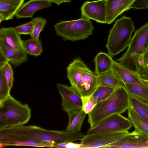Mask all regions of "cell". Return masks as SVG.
<instances>
[{
    "instance_id": "23",
    "label": "cell",
    "mask_w": 148,
    "mask_h": 148,
    "mask_svg": "<svg viewBox=\"0 0 148 148\" xmlns=\"http://www.w3.org/2000/svg\"><path fill=\"white\" fill-rule=\"evenodd\" d=\"M98 86L116 88L123 84L114 74L112 70L97 75Z\"/></svg>"
},
{
    "instance_id": "36",
    "label": "cell",
    "mask_w": 148,
    "mask_h": 148,
    "mask_svg": "<svg viewBox=\"0 0 148 148\" xmlns=\"http://www.w3.org/2000/svg\"><path fill=\"white\" fill-rule=\"evenodd\" d=\"M148 8V0H135L131 6V9H146Z\"/></svg>"
},
{
    "instance_id": "30",
    "label": "cell",
    "mask_w": 148,
    "mask_h": 148,
    "mask_svg": "<svg viewBox=\"0 0 148 148\" xmlns=\"http://www.w3.org/2000/svg\"><path fill=\"white\" fill-rule=\"evenodd\" d=\"M3 66L0 67V101L5 99L10 95V90L4 75Z\"/></svg>"
},
{
    "instance_id": "17",
    "label": "cell",
    "mask_w": 148,
    "mask_h": 148,
    "mask_svg": "<svg viewBox=\"0 0 148 148\" xmlns=\"http://www.w3.org/2000/svg\"><path fill=\"white\" fill-rule=\"evenodd\" d=\"M98 86L97 75L90 70L82 77L75 88L81 96H90Z\"/></svg>"
},
{
    "instance_id": "8",
    "label": "cell",
    "mask_w": 148,
    "mask_h": 148,
    "mask_svg": "<svg viewBox=\"0 0 148 148\" xmlns=\"http://www.w3.org/2000/svg\"><path fill=\"white\" fill-rule=\"evenodd\" d=\"M60 95L62 109L67 114L82 109L81 96L74 87L61 83L56 84Z\"/></svg>"
},
{
    "instance_id": "37",
    "label": "cell",
    "mask_w": 148,
    "mask_h": 148,
    "mask_svg": "<svg viewBox=\"0 0 148 148\" xmlns=\"http://www.w3.org/2000/svg\"><path fill=\"white\" fill-rule=\"evenodd\" d=\"M83 145L80 143H75L73 142H69L67 144V148H83Z\"/></svg>"
},
{
    "instance_id": "7",
    "label": "cell",
    "mask_w": 148,
    "mask_h": 148,
    "mask_svg": "<svg viewBox=\"0 0 148 148\" xmlns=\"http://www.w3.org/2000/svg\"><path fill=\"white\" fill-rule=\"evenodd\" d=\"M132 125L128 118L120 114L109 116L87 130L86 135H91L99 133L127 131Z\"/></svg>"
},
{
    "instance_id": "43",
    "label": "cell",
    "mask_w": 148,
    "mask_h": 148,
    "mask_svg": "<svg viewBox=\"0 0 148 148\" xmlns=\"http://www.w3.org/2000/svg\"><path fill=\"white\" fill-rule=\"evenodd\" d=\"M147 104H148V103H147Z\"/></svg>"
},
{
    "instance_id": "9",
    "label": "cell",
    "mask_w": 148,
    "mask_h": 148,
    "mask_svg": "<svg viewBox=\"0 0 148 148\" xmlns=\"http://www.w3.org/2000/svg\"><path fill=\"white\" fill-rule=\"evenodd\" d=\"M129 133L127 130L86 135L80 143L85 148H103L116 141Z\"/></svg>"
},
{
    "instance_id": "33",
    "label": "cell",
    "mask_w": 148,
    "mask_h": 148,
    "mask_svg": "<svg viewBox=\"0 0 148 148\" xmlns=\"http://www.w3.org/2000/svg\"><path fill=\"white\" fill-rule=\"evenodd\" d=\"M90 96H81L82 104V109L86 114H88L96 106L91 100Z\"/></svg>"
},
{
    "instance_id": "6",
    "label": "cell",
    "mask_w": 148,
    "mask_h": 148,
    "mask_svg": "<svg viewBox=\"0 0 148 148\" xmlns=\"http://www.w3.org/2000/svg\"><path fill=\"white\" fill-rule=\"evenodd\" d=\"M148 45V22L135 31L128 48L116 61L123 66L132 70V61L137 55L144 53Z\"/></svg>"
},
{
    "instance_id": "10",
    "label": "cell",
    "mask_w": 148,
    "mask_h": 148,
    "mask_svg": "<svg viewBox=\"0 0 148 148\" xmlns=\"http://www.w3.org/2000/svg\"><path fill=\"white\" fill-rule=\"evenodd\" d=\"M81 18L106 24V0L86 1L81 8Z\"/></svg>"
},
{
    "instance_id": "31",
    "label": "cell",
    "mask_w": 148,
    "mask_h": 148,
    "mask_svg": "<svg viewBox=\"0 0 148 148\" xmlns=\"http://www.w3.org/2000/svg\"><path fill=\"white\" fill-rule=\"evenodd\" d=\"M4 73L10 90L12 89L14 81L13 71L10 63H6L3 66Z\"/></svg>"
},
{
    "instance_id": "20",
    "label": "cell",
    "mask_w": 148,
    "mask_h": 148,
    "mask_svg": "<svg viewBox=\"0 0 148 148\" xmlns=\"http://www.w3.org/2000/svg\"><path fill=\"white\" fill-rule=\"evenodd\" d=\"M24 0H0V14L5 21L12 19Z\"/></svg>"
},
{
    "instance_id": "29",
    "label": "cell",
    "mask_w": 148,
    "mask_h": 148,
    "mask_svg": "<svg viewBox=\"0 0 148 148\" xmlns=\"http://www.w3.org/2000/svg\"><path fill=\"white\" fill-rule=\"evenodd\" d=\"M32 21L34 23V25L30 37L36 39H39L40 34L46 24L47 21L45 19L41 17L34 18Z\"/></svg>"
},
{
    "instance_id": "25",
    "label": "cell",
    "mask_w": 148,
    "mask_h": 148,
    "mask_svg": "<svg viewBox=\"0 0 148 148\" xmlns=\"http://www.w3.org/2000/svg\"><path fill=\"white\" fill-rule=\"evenodd\" d=\"M127 110L128 118L135 130L148 137V123L141 118L131 107Z\"/></svg>"
},
{
    "instance_id": "39",
    "label": "cell",
    "mask_w": 148,
    "mask_h": 148,
    "mask_svg": "<svg viewBox=\"0 0 148 148\" xmlns=\"http://www.w3.org/2000/svg\"><path fill=\"white\" fill-rule=\"evenodd\" d=\"M51 3H53L59 5L61 4L66 2H69L72 0H47Z\"/></svg>"
},
{
    "instance_id": "5",
    "label": "cell",
    "mask_w": 148,
    "mask_h": 148,
    "mask_svg": "<svg viewBox=\"0 0 148 148\" xmlns=\"http://www.w3.org/2000/svg\"><path fill=\"white\" fill-rule=\"evenodd\" d=\"M31 110L27 103L23 104L10 95L0 101V113L5 117L7 127L23 125L31 117Z\"/></svg>"
},
{
    "instance_id": "28",
    "label": "cell",
    "mask_w": 148,
    "mask_h": 148,
    "mask_svg": "<svg viewBox=\"0 0 148 148\" xmlns=\"http://www.w3.org/2000/svg\"><path fill=\"white\" fill-rule=\"evenodd\" d=\"M115 89L113 88L98 86L90 95V99L96 105L108 98L113 93Z\"/></svg>"
},
{
    "instance_id": "15",
    "label": "cell",
    "mask_w": 148,
    "mask_h": 148,
    "mask_svg": "<svg viewBox=\"0 0 148 148\" xmlns=\"http://www.w3.org/2000/svg\"><path fill=\"white\" fill-rule=\"evenodd\" d=\"M0 51L5 56L8 62L16 68L28 61L25 51H19L10 46L4 40L0 39Z\"/></svg>"
},
{
    "instance_id": "2",
    "label": "cell",
    "mask_w": 148,
    "mask_h": 148,
    "mask_svg": "<svg viewBox=\"0 0 148 148\" xmlns=\"http://www.w3.org/2000/svg\"><path fill=\"white\" fill-rule=\"evenodd\" d=\"M130 107V95L123 84L115 88L108 98L96 104L88 114L90 127L109 116L124 112Z\"/></svg>"
},
{
    "instance_id": "34",
    "label": "cell",
    "mask_w": 148,
    "mask_h": 148,
    "mask_svg": "<svg viewBox=\"0 0 148 148\" xmlns=\"http://www.w3.org/2000/svg\"><path fill=\"white\" fill-rule=\"evenodd\" d=\"M144 54H140L137 55L132 61L135 71L139 75L143 66Z\"/></svg>"
},
{
    "instance_id": "22",
    "label": "cell",
    "mask_w": 148,
    "mask_h": 148,
    "mask_svg": "<svg viewBox=\"0 0 148 148\" xmlns=\"http://www.w3.org/2000/svg\"><path fill=\"white\" fill-rule=\"evenodd\" d=\"M0 143L4 147L8 146H27L53 147L57 143L47 142L33 140H0Z\"/></svg>"
},
{
    "instance_id": "14",
    "label": "cell",
    "mask_w": 148,
    "mask_h": 148,
    "mask_svg": "<svg viewBox=\"0 0 148 148\" xmlns=\"http://www.w3.org/2000/svg\"><path fill=\"white\" fill-rule=\"evenodd\" d=\"M90 69L79 58L74 59L67 67V78L71 86L75 88L84 76Z\"/></svg>"
},
{
    "instance_id": "42",
    "label": "cell",
    "mask_w": 148,
    "mask_h": 148,
    "mask_svg": "<svg viewBox=\"0 0 148 148\" xmlns=\"http://www.w3.org/2000/svg\"><path fill=\"white\" fill-rule=\"evenodd\" d=\"M148 50V46H147V50Z\"/></svg>"
},
{
    "instance_id": "41",
    "label": "cell",
    "mask_w": 148,
    "mask_h": 148,
    "mask_svg": "<svg viewBox=\"0 0 148 148\" xmlns=\"http://www.w3.org/2000/svg\"><path fill=\"white\" fill-rule=\"evenodd\" d=\"M5 21V17L2 15L0 14V23L3 21Z\"/></svg>"
},
{
    "instance_id": "19",
    "label": "cell",
    "mask_w": 148,
    "mask_h": 148,
    "mask_svg": "<svg viewBox=\"0 0 148 148\" xmlns=\"http://www.w3.org/2000/svg\"><path fill=\"white\" fill-rule=\"evenodd\" d=\"M67 114L68 123L66 130L72 133L80 132L86 114L82 109L72 111Z\"/></svg>"
},
{
    "instance_id": "40",
    "label": "cell",
    "mask_w": 148,
    "mask_h": 148,
    "mask_svg": "<svg viewBox=\"0 0 148 148\" xmlns=\"http://www.w3.org/2000/svg\"><path fill=\"white\" fill-rule=\"evenodd\" d=\"M140 78L145 86L148 88V79H144L141 77Z\"/></svg>"
},
{
    "instance_id": "3",
    "label": "cell",
    "mask_w": 148,
    "mask_h": 148,
    "mask_svg": "<svg viewBox=\"0 0 148 148\" xmlns=\"http://www.w3.org/2000/svg\"><path fill=\"white\" fill-rule=\"evenodd\" d=\"M135 26L132 19L123 16L117 20L109 31L106 47L112 58L129 45Z\"/></svg>"
},
{
    "instance_id": "24",
    "label": "cell",
    "mask_w": 148,
    "mask_h": 148,
    "mask_svg": "<svg viewBox=\"0 0 148 148\" xmlns=\"http://www.w3.org/2000/svg\"><path fill=\"white\" fill-rule=\"evenodd\" d=\"M130 107L143 120L148 123L147 103L140 99L130 95Z\"/></svg>"
},
{
    "instance_id": "21",
    "label": "cell",
    "mask_w": 148,
    "mask_h": 148,
    "mask_svg": "<svg viewBox=\"0 0 148 148\" xmlns=\"http://www.w3.org/2000/svg\"><path fill=\"white\" fill-rule=\"evenodd\" d=\"M113 60L108 53L101 51L98 53L94 59L95 73L98 75L111 70Z\"/></svg>"
},
{
    "instance_id": "11",
    "label": "cell",
    "mask_w": 148,
    "mask_h": 148,
    "mask_svg": "<svg viewBox=\"0 0 148 148\" xmlns=\"http://www.w3.org/2000/svg\"><path fill=\"white\" fill-rule=\"evenodd\" d=\"M109 145L112 148H148V137L135 130Z\"/></svg>"
},
{
    "instance_id": "4",
    "label": "cell",
    "mask_w": 148,
    "mask_h": 148,
    "mask_svg": "<svg viewBox=\"0 0 148 148\" xmlns=\"http://www.w3.org/2000/svg\"><path fill=\"white\" fill-rule=\"evenodd\" d=\"M55 33L66 40L74 42L84 40L91 35L94 29L92 22L81 18L70 21H62L53 25Z\"/></svg>"
},
{
    "instance_id": "38",
    "label": "cell",
    "mask_w": 148,
    "mask_h": 148,
    "mask_svg": "<svg viewBox=\"0 0 148 148\" xmlns=\"http://www.w3.org/2000/svg\"><path fill=\"white\" fill-rule=\"evenodd\" d=\"M69 141H64L56 143L53 147L67 148V145Z\"/></svg>"
},
{
    "instance_id": "27",
    "label": "cell",
    "mask_w": 148,
    "mask_h": 148,
    "mask_svg": "<svg viewBox=\"0 0 148 148\" xmlns=\"http://www.w3.org/2000/svg\"><path fill=\"white\" fill-rule=\"evenodd\" d=\"M24 48L27 54L37 57L40 56L43 51L41 40L31 38L30 39L23 40Z\"/></svg>"
},
{
    "instance_id": "26",
    "label": "cell",
    "mask_w": 148,
    "mask_h": 148,
    "mask_svg": "<svg viewBox=\"0 0 148 148\" xmlns=\"http://www.w3.org/2000/svg\"><path fill=\"white\" fill-rule=\"evenodd\" d=\"M123 85L130 95L148 103V88L146 87L135 83L125 84Z\"/></svg>"
},
{
    "instance_id": "32",
    "label": "cell",
    "mask_w": 148,
    "mask_h": 148,
    "mask_svg": "<svg viewBox=\"0 0 148 148\" xmlns=\"http://www.w3.org/2000/svg\"><path fill=\"white\" fill-rule=\"evenodd\" d=\"M34 23L31 20L27 23L15 27L17 33L20 35H28L32 34L34 28Z\"/></svg>"
},
{
    "instance_id": "12",
    "label": "cell",
    "mask_w": 148,
    "mask_h": 148,
    "mask_svg": "<svg viewBox=\"0 0 148 148\" xmlns=\"http://www.w3.org/2000/svg\"><path fill=\"white\" fill-rule=\"evenodd\" d=\"M134 0H106V24H111L119 16L130 9Z\"/></svg>"
},
{
    "instance_id": "18",
    "label": "cell",
    "mask_w": 148,
    "mask_h": 148,
    "mask_svg": "<svg viewBox=\"0 0 148 148\" xmlns=\"http://www.w3.org/2000/svg\"><path fill=\"white\" fill-rule=\"evenodd\" d=\"M0 39L4 40L10 46L19 51H25L20 35L15 27H2L0 29Z\"/></svg>"
},
{
    "instance_id": "1",
    "label": "cell",
    "mask_w": 148,
    "mask_h": 148,
    "mask_svg": "<svg viewBox=\"0 0 148 148\" xmlns=\"http://www.w3.org/2000/svg\"><path fill=\"white\" fill-rule=\"evenodd\" d=\"M85 136L80 132L72 133L66 130H49L31 125L8 127L0 129V140H33L58 143L64 141H81Z\"/></svg>"
},
{
    "instance_id": "13",
    "label": "cell",
    "mask_w": 148,
    "mask_h": 148,
    "mask_svg": "<svg viewBox=\"0 0 148 148\" xmlns=\"http://www.w3.org/2000/svg\"><path fill=\"white\" fill-rule=\"evenodd\" d=\"M112 70L123 84L135 83L145 86L140 77L135 71L127 68L114 60Z\"/></svg>"
},
{
    "instance_id": "35",
    "label": "cell",
    "mask_w": 148,
    "mask_h": 148,
    "mask_svg": "<svg viewBox=\"0 0 148 148\" xmlns=\"http://www.w3.org/2000/svg\"><path fill=\"white\" fill-rule=\"evenodd\" d=\"M139 75L143 78L148 79V50L144 54L143 66Z\"/></svg>"
},
{
    "instance_id": "16",
    "label": "cell",
    "mask_w": 148,
    "mask_h": 148,
    "mask_svg": "<svg viewBox=\"0 0 148 148\" xmlns=\"http://www.w3.org/2000/svg\"><path fill=\"white\" fill-rule=\"evenodd\" d=\"M51 5V3L47 0H30L23 3L15 16L18 18H32L37 11Z\"/></svg>"
}]
</instances>
